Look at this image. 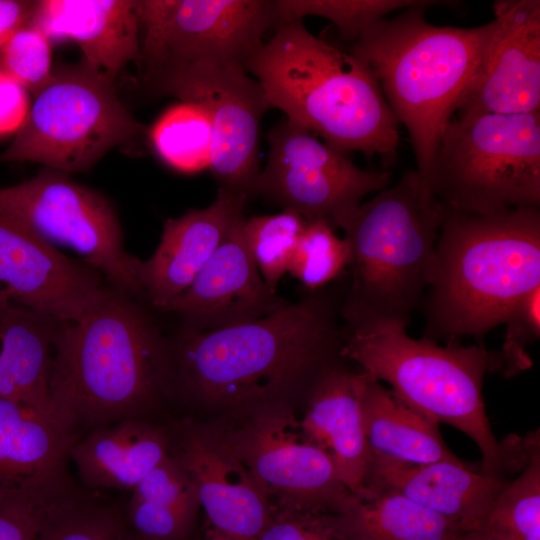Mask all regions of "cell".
Segmentation results:
<instances>
[{"instance_id": "1", "label": "cell", "mask_w": 540, "mask_h": 540, "mask_svg": "<svg viewBox=\"0 0 540 540\" xmlns=\"http://www.w3.org/2000/svg\"><path fill=\"white\" fill-rule=\"evenodd\" d=\"M320 290L251 322L215 330L182 326L171 341L176 391L229 413L306 398L346 360L344 295Z\"/></svg>"}, {"instance_id": "2", "label": "cell", "mask_w": 540, "mask_h": 540, "mask_svg": "<svg viewBox=\"0 0 540 540\" xmlns=\"http://www.w3.org/2000/svg\"><path fill=\"white\" fill-rule=\"evenodd\" d=\"M176 391L172 342L134 297L108 286L53 340L51 411L80 437L128 418H149Z\"/></svg>"}, {"instance_id": "3", "label": "cell", "mask_w": 540, "mask_h": 540, "mask_svg": "<svg viewBox=\"0 0 540 540\" xmlns=\"http://www.w3.org/2000/svg\"><path fill=\"white\" fill-rule=\"evenodd\" d=\"M540 286V210L480 215L445 209L421 305L423 336H484Z\"/></svg>"}, {"instance_id": "4", "label": "cell", "mask_w": 540, "mask_h": 540, "mask_svg": "<svg viewBox=\"0 0 540 540\" xmlns=\"http://www.w3.org/2000/svg\"><path fill=\"white\" fill-rule=\"evenodd\" d=\"M244 68L272 108L329 146L384 163L396 159L399 123L370 67L310 33L302 20L278 27Z\"/></svg>"}, {"instance_id": "5", "label": "cell", "mask_w": 540, "mask_h": 540, "mask_svg": "<svg viewBox=\"0 0 540 540\" xmlns=\"http://www.w3.org/2000/svg\"><path fill=\"white\" fill-rule=\"evenodd\" d=\"M439 3L447 1L422 0L374 22L350 49L370 67L398 123L407 129L425 188L440 139L494 29L493 20L470 28L431 24L425 9Z\"/></svg>"}, {"instance_id": "6", "label": "cell", "mask_w": 540, "mask_h": 540, "mask_svg": "<svg viewBox=\"0 0 540 540\" xmlns=\"http://www.w3.org/2000/svg\"><path fill=\"white\" fill-rule=\"evenodd\" d=\"M405 404L437 423L450 425L477 445L480 471L505 477L521 470L526 459L524 437L499 441L493 434L483 400V381L493 373V350L483 343L442 346L407 329L381 324L349 331L341 350Z\"/></svg>"}, {"instance_id": "7", "label": "cell", "mask_w": 540, "mask_h": 540, "mask_svg": "<svg viewBox=\"0 0 540 540\" xmlns=\"http://www.w3.org/2000/svg\"><path fill=\"white\" fill-rule=\"evenodd\" d=\"M444 213L416 170L360 205L344 229L351 282L340 314L347 330L408 328L430 283Z\"/></svg>"}, {"instance_id": "8", "label": "cell", "mask_w": 540, "mask_h": 540, "mask_svg": "<svg viewBox=\"0 0 540 540\" xmlns=\"http://www.w3.org/2000/svg\"><path fill=\"white\" fill-rule=\"evenodd\" d=\"M426 188L445 209L494 215L540 207V111L455 113Z\"/></svg>"}, {"instance_id": "9", "label": "cell", "mask_w": 540, "mask_h": 540, "mask_svg": "<svg viewBox=\"0 0 540 540\" xmlns=\"http://www.w3.org/2000/svg\"><path fill=\"white\" fill-rule=\"evenodd\" d=\"M146 142L148 129L123 105L115 82L82 61L53 70L0 163L88 172L110 150L140 154Z\"/></svg>"}, {"instance_id": "10", "label": "cell", "mask_w": 540, "mask_h": 540, "mask_svg": "<svg viewBox=\"0 0 540 540\" xmlns=\"http://www.w3.org/2000/svg\"><path fill=\"white\" fill-rule=\"evenodd\" d=\"M0 214L54 247L74 250L115 289L144 297L138 280L140 260L126 252L113 206L67 173L44 167L31 179L1 187Z\"/></svg>"}, {"instance_id": "11", "label": "cell", "mask_w": 540, "mask_h": 540, "mask_svg": "<svg viewBox=\"0 0 540 540\" xmlns=\"http://www.w3.org/2000/svg\"><path fill=\"white\" fill-rule=\"evenodd\" d=\"M140 84L149 94L201 105L211 120L209 169L219 187L247 199L256 195L259 126L272 106L242 64L203 58L160 70Z\"/></svg>"}, {"instance_id": "12", "label": "cell", "mask_w": 540, "mask_h": 540, "mask_svg": "<svg viewBox=\"0 0 540 540\" xmlns=\"http://www.w3.org/2000/svg\"><path fill=\"white\" fill-rule=\"evenodd\" d=\"M236 414L231 424L216 428L271 501L338 513L359 500L340 480L328 453L307 438L290 402Z\"/></svg>"}, {"instance_id": "13", "label": "cell", "mask_w": 540, "mask_h": 540, "mask_svg": "<svg viewBox=\"0 0 540 540\" xmlns=\"http://www.w3.org/2000/svg\"><path fill=\"white\" fill-rule=\"evenodd\" d=\"M267 139L269 154L255 193L307 222L344 230L366 195L392 183L390 171L358 167L346 153L288 118L274 125Z\"/></svg>"}, {"instance_id": "14", "label": "cell", "mask_w": 540, "mask_h": 540, "mask_svg": "<svg viewBox=\"0 0 540 540\" xmlns=\"http://www.w3.org/2000/svg\"><path fill=\"white\" fill-rule=\"evenodd\" d=\"M272 0H140V80L203 58L243 66L277 29Z\"/></svg>"}, {"instance_id": "15", "label": "cell", "mask_w": 540, "mask_h": 540, "mask_svg": "<svg viewBox=\"0 0 540 540\" xmlns=\"http://www.w3.org/2000/svg\"><path fill=\"white\" fill-rule=\"evenodd\" d=\"M79 438L53 412L0 399V509L45 510L79 491L70 462Z\"/></svg>"}, {"instance_id": "16", "label": "cell", "mask_w": 540, "mask_h": 540, "mask_svg": "<svg viewBox=\"0 0 540 540\" xmlns=\"http://www.w3.org/2000/svg\"><path fill=\"white\" fill-rule=\"evenodd\" d=\"M102 276L0 214V304L76 321L104 295Z\"/></svg>"}, {"instance_id": "17", "label": "cell", "mask_w": 540, "mask_h": 540, "mask_svg": "<svg viewBox=\"0 0 540 540\" xmlns=\"http://www.w3.org/2000/svg\"><path fill=\"white\" fill-rule=\"evenodd\" d=\"M170 433V453L191 478L210 532L224 540H256L268 521L271 499L216 426L185 419Z\"/></svg>"}, {"instance_id": "18", "label": "cell", "mask_w": 540, "mask_h": 540, "mask_svg": "<svg viewBox=\"0 0 540 540\" xmlns=\"http://www.w3.org/2000/svg\"><path fill=\"white\" fill-rule=\"evenodd\" d=\"M494 29L456 113L540 111V1L493 3Z\"/></svg>"}, {"instance_id": "19", "label": "cell", "mask_w": 540, "mask_h": 540, "mask_svg": "<svg viewBox=\"0 0 540 540\" xmlns=\"http://www.w3.org/2000/svg\"><path fill=\"white\" fill-rule=\"evenodd\" d=\"M245 220L243 214L235 221L192 284L162 312L176 314L183 327L215 330L257 320L290 303L265 284L245 238Z\"/></svg>"}, {"instance_id": "20", "label": "cell", "mask_w": 540, "mask_h": 540, "mask_svg": "<svg viewBox=\"0 0 540 540\" xmlns=\"http://www.w3.org/2000/svg\"><path fill=\"white\" fill-rule=\"evenodd\" d=\"M509 482L459 458L407 464L370 456L359 499L371 493H396L438 513L466 533L475 530Z\"/></svg>"}, {"instance_id": "21", "label": "cell", "mask_w": 540, "mask_h": 540, "mask_svg": "<svg viewBox=\"0 0 540 540\" xmlns=\"http://www.w3.org/2000/svg\"><path fill=\"white\" fill-rule=\"evenodd\" d=\"M247 198L219 187L206 208L165 221L153 255L138 266L144 297L161 311L194 281L242 216Z\"/></svg>"}, {"instance_id": "22", "label": "cell", "mask_w": 540, "mask_h": 540, "mask_svg": "<svg viewBox=\"0 0 540 540\" xmlns=\"http://www.w3.org/2000/svg\"><path fill=\"white\" fill-rule=\"evenodd\" d=\"M31 24L51 40L71 39L84 62L112 81L140 62V0H37Z\"/></svg>"}, {"instance_id": "23", "label": "cell", "mask_w": 540, "mask_h": 540, "mask_svg": "<svg viewBox=\"0 0 540 540\" xmlns=\"http://www.w3.org/2000/svg\"><path fill=\"white\" fill-rule=\"evenodd\" d=\"M361 384V371H352L344 363L332 367L307 394L300 420L307 438L328 453L340 480L358 498L369 460Z\"/></svg>"}, {"instance_id": "24", "label": "cell", "mask_w": 540, "mask_h": 540, "mask_svg": "<svg viewBox=\"0 0 540 540\" xmlns=\"http://www.w3.org/2000/svg\"><path fill=\"white\" fill-rule=\"evenodd\" d=\"M170 451V429L149 418H128L82 435L70 462L85 489L131 492Z\"/></svg>"}, {"instance_id": "25", "label": "cell", "mask_w": 540, "mask_h": 540, "mask_svg": "<svg viewBox=\"0 0 540 540\" xmlns=\"http://www.w3.org/2000/svg\"><path fill=\"white\" fill-rule=\"evenodd\" d=\"M59 323L35 310L0 304V399L52 412L49 380Z\"/></svg>"}, {"instance_id": "26", "label": "cell", "mask_w": 540, "mask_h": 540, "mask_svg": "<svg viewBox=\"0 0 540 540\" xmlns=\"http://www.w3.org/2000/svg\"><path fill=\"white\" fill-rule=\"evenodd\" d=\"M361 372L362 423L369 457L407 464L458 459L437 423L409 407L372 375Z\"/></svg>"}, {"instance_id": "27", "label": "cell", "mask_w": 540, "mask_h": 540, "mask_svg": "<svg viewBox=\"0 0 540 540\" xmlns=\"http://www.w3.org/2000/svg\"><path fill=\"white\" fill-rule=\"evenodd\" d=\"M199 507L191 478L170 453L133 488L124 514L138 538L185 540Z\"/></svg>"}, {"instance_id": "28", "label": "cell", "mask_w": 540, "mask_h": 540, "mask_svg": "<svg viewBox=\"0 0 540 540\" xmlns=\"http://www.w3.org/2000/svg\"><path fill=\"white\" fill-rule=\"evenodd\" d=\"M354 540H458V525L399 494L365 495L341 512Z\"/></svg>"}, {"instance_id": "29", "label": "cell", "mask_w": 540, "mask_h": 540, "mask_svg": "<svg viewBox=\"0 0 540 540\" xmlns=\"http://www.w3.org/2000/svg\"><path fill=\"white\" fill-rule=\"evenodd\" d=\"M520 475L494 499L474 531L493 540H540V432L524 436Z\"/></svg>"}, {"instance_id": "30", "label": "cell", "mask_w": 540, "mask_h": 540, "mask_svg": "<svg viewBox=\"0 0 540 540\" xmlns=\"http://www.w3.org/2000/svg\"><path fill=\"white\" fill-rule=\"evenodd\" d=\"M148 143L157 156L181 173H197L210 167L212 125L199 104L181 102L167 108L148 129Z\"/></svg>"}, {"instance_id": "31", "label": "cell", "mask_w": 540, "mask_h": 540, "mask_svg": "<svg viewBox=\"0 0 540 540\" xmlns=\"http://www.w3.org/2000/svg\"><path fill=\"white\" fill-rule=\"evenodd\" d=\"M101 494L81 487L51 506L35 540H128L124 510Z\"/></svg>"}, {"instance_id": "32", "label": "cell", "mask_w": 540, "mask_h": 540, "mask_svg": "<svg viewBox=\"0 0 540 540\" xmlns=\"http://www.w3.org/2000/svg\"><path fill=\"white\" fill-rule=\"evenodd\" d=\"M307 221L298 213L253 216L245 220L244 233L251 255L265 284L277 292Z\"/></svg>"}, {"instance_id": "33", "label": "cell", "mask_w": 540, "mask_h": 540, "mask_svg": "<svg viewBox=\"0 0 540 540\" xmlns=\"http://www.w3.org/2000/svg\"><path fill=\"white\" fill-rule=\"evenodd\" d=\"M279 26L319 16L330 20L340 35L349 42L356 41L374 22L397 10L421 3L418 0H276Z\"/></svg>"}, {"instance_id": "34", "label": "cell", "mask_w": 540, "mask_h": 540, "mask_svg": "<svg viewBox=\"0 0 540 540\" xmlns=\"http://www.w3.org/2000/svg\"><path fill=\"white\" fill-rule=\"evenodd\" d=\"M350 261L345 238L322 221L307 222L291 258L288 272L314 292L342 274Z\"/></svg>"}, {"instance_id": "35", "label": "cell", "mask_w": 540, "mask_h": 540, "mask_svg": "<svg viewBox=\"0 0 540 540\" xmlns=\"http://www.w3.org/2000/svg\"><path fill=\"white\" fill-rule=\"evenodd\" d=\"M0 72L35 97L53 75L51 41L31 23L23 27L0 50Z\"/></svg>"}, {"instance_id": "36", "label": "cell", "mask_w": 540, "mask_h": 540, "mask_svg": "<svg viewBox=\"0 0 540 540\" xmlns=\"http://www.w3.org/2000/svg\"><path fill=\"white\" fill-rule=\"evenodd\" d=\"M256 540H354L342 513L301 509L271 501L268 521Z\"/></svg>"}, {"instance_id": "37", "label": "cell", "mask_w": 540, "mask_h": 540, "mask_svg": "<svg viewBox=\"0 0 540 540\" xmlns=\"http://www.w3.org/2000/svg\"><path fill=\"white\" fill-rule=\"evenodd\" d=\"M503 324L506 334L500 349L493 351V373L510 378L532 365L526 349L540 337V286L512 309Z\"/></svg>"}, {"instance_id": "38", "label": "cell", "mask_w": 540, "mask_h": 540, "mask_svg": "<svg viewBox=\"0 0 540 540\" xmlns=\"http://www.w3.org/2000/svg\"><path fill=\"white\" fill-rule=\"evenodd\" d=\"M30 107L29 92L0 72V136L17 132Z\"/></svg>"}, {"instance_id": "39", "label": "cell", "mask_w": 540, "mask_h": 540, "mask_svg": "<svg viewBox=\"0 0 540 540\" xmlns=\"http://www.w3.org/2000/svg\"><path fill=\"white\" fill-rule=\"evenodd\" d=\"M48 509H0V540H35Z\"/></svg>"}, {"instance_id": "40", "label": "cell", "mask_w": 540, "mask_h": 540, "mask_svg": "<svg viewBox=\"0 0 540 540\" xmlns=\"http://www.w3.org/2000/svg\"><path fill=\"white\" fill-rule=\"evenodd\" d=\"M34 1L0 0V50L23 27L31 23Z\"/></svg>"}, {"instance_id": "41", "label": "cell", "mask_w": 540, "mask_h": 540, "mask_svg": "<svg viewBox=\"0 0 540 540\" xmlns=\"http://www.w3.org/2000/svg\"><path fill=\"white\" fill-rule=\"evenodd\" d=\"M458 540H493L479 531H470L462 534Z\"/></svg>"}, {"instance_id": "42", "label": "cell", "mask_w": 540, "mask_h": 540, "mask_svg": "<svg viewBox=\"0 0 540 540\" xmlns=\"http://www.w3.org/2000/svg\"><path fill=\"white\" fill-rule=\"evenodd\" d=\"M207 540H224V539L214 535L213 533L209 531L207 534Z\"/></svg>"}, {"instance_id": "43", "label": "cell", "mask_w": 540, "mask_h": 540, "mask_svg": "<svg viewBox=\"0 0 540 540\" xmlns=\"http://www.w3.org/2000/svg\"><path fill=\"white\" fill-rule=\"evenodd\" d=\"M128 540H144V539L138 538V537L134 536V535L131 533L130 536H129V538H128ZM185 540H188V538L185 539Z\"/></svg>"}]
</instances>
